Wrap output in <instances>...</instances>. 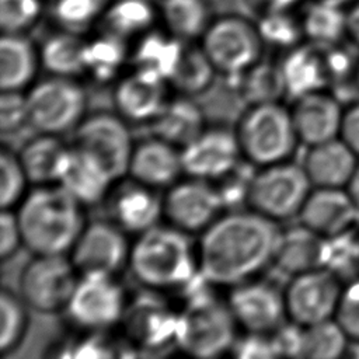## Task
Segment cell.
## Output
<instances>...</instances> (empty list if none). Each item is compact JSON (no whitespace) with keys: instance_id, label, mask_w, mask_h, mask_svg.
Returning a JSON list of instances; mask_svg holds the SVG:
<instances>
[{"instance_id":"1","label":"cell","mask_w":359,"mask_h":359,"mask_svg":"<svg viewBox=\"0 0 359 359\" xmlns=\"http://www.w3.org/2000/svg\"><path fill=\"white\" fill-rule=\"evenodd\" d=\"M282 229L255 210L222 213L201 233L199 273L213 286H234L273 262Z\"/></svg>"},{"instance_id":"2","label":"cell","mask_w":359,"mask_h":359,"mask_svg":"<svg viewBox=\"0 0 359 359\" xmlns=\"http://www.w3.org/2000/svg\"><path fill=\"white\" fill-rule=\"evenodd\" d=\"M83 205L60 184L38 185L18 205L22 245L35 254H67L84 227Z\"/></svg>"},{"instance_id":"3","label":"cell","mask_w":359,"mask_h":359,"mask_svg":"<svg viewBox=\"0 0 359 359\" xmlns=\"http://www.w3.org/2000/svg\"><path fill=\"white\" fill-rule=\"evenodd\" d=\"M128 266L140 285L157 292H182L199 275L196 250L188 234L170 224L137 234Z\"/></svg>"},{"instance_id":"4","label":"cell","mask_w":359,"mask_h":359,"mask_svg":"<svg viewBox=\"0 0 359 359\" xmlns=\"http://www.w3.org/2000/svg\"><path fill=\"white\" fill-rule=\"evenodd\" d=\"M201 273L182 290L185 303L178 313L177 345L195 358H217L231 351L238 327L227 300H220Z\"/></svg>"},{"instance_id":"5","label":"cell","mask_w":359,"mask_h":359,"mask_svg":"<svg viewBox=\"0 0 359 359\" xmlns=\"http://www.w3.org/2000/svg\"><path fill=\"white\" fill-rule=\"evenodd\" d=\"M234 132L243 158L255 167L289 160L300 143L290 109L280 102L248 105Z\"/></svg>"},{"instance_id":"6","label":"cell","mask_w":359,"mask_h":359,"mask_svg":"<svg viewBox=\"0 0 359 359\" xmlns=\"http://www.w3.org/2000/svg\"><path fill=\"white\" fill-rule=\"evenodd\" d=\"M313 185L302 164L290 160L258 167L254 172L247 205L275 222L299 216Z\"/></svg>"},{"instance_id":"7","label":"cell","mask_w":359,"mask_h":359,"mask_svg":"<svg viewBox=\"0 0 359 359\" xmlns=\"http://www.w3.org/2000/svg\"><path fill=\"white\" fill-rule=\"evenodd\" d=\"M264 45L257 24L233 14L210 20L201 36V48L216 70L236 79L261 60Z\"/></svg>"},{"instance_id":"8","label":"cell","mask_w":359,"mask_h":359,"mask_svg":"<svg viewBox=\"0 0 359 359\" xmlns=\"http://www.w3.org/2000/svg\"><path fill=\"white\" fill-rule=\"evenodd\" d=\"M31 129L62 135L74 130L86 116V91L73 77L53 76L35 83L25 94Z\"/></svg>"},{"instance_id":"9","label":"cell","mask_w":359,"mask_h":359,"mask_svg":"<svg viewBox=\"0 0 359 359\" xmlns=\"http://www.w3.org/2000/svg\"><path fill=\"white\" fill-rule=\"evenodd\" d=\"M79 272L66 254H35L20 276V296L36 313L55 314L66 309Z\"/></svg>"},{"instance_id":"10","label":"cell","mask_w":359,"mask_h":359,"mask_svg":"<svg viewBox=\"0 0 359 359\" xmlns=\"http://www.w3.org/2000/svg\"><path fill=\"white\" fill-rule=\"evenodd\" d=\"M128 306L125 289L115 275H80L65 309L70 321L86 331H104L122 321Z\"/></svg>"},{"instance_id":"11","label":"cell","mask_w":359,"mask_h":359,"mask_svg":"<svg viewBox=\"0 0 359 359\" xmlns=\"http://www.w3.org/2000/svg\"><path fill=\"white\" fill-rule=\"evenodd\" d=\"M73 144L100 160L115 180L128 174L135 143L119 114L100 111L84 116L74 129Z\"/></svg>"},{"instance_id":"12","label":"cell","mask_w":359,"mask_h":359,"mask_svg":"<svg viewBox=\"0 0 359 359\" xmlns=\"http://www.w3.org/2000/svg\"><path fill=\"white\" fill-rule=\"evenodd\" d=\"M344 280L327 268H318L290 278L285 287L289 321L302 327L334 318Z\"/></svg>"},{"instance_id":"13","label":"cell","mask_w":359,"mask_h":359,"mask_svg":"<svg viewBox=\"0 0 359 359\" xmlns=\"http://www.w3.org/2000/svg\"><path fill=\"white\" fill-rule=\"evenodd\" d=\"M123 231L112 220H94L84 224L69 251L80 275H116L129 262L130 244Z\"/></svg>"},{"instance_id":"14","label":"cell","mask_w":359,"mask_h":359,"mask_svg":"<svg viewBox=\"0 0 359 359\" xmlns=\"http://www.w3.org/2000/svg\"><path fill=\"white\" fill-rule=\"evenodd\" d=\"M224 209L216 185L194 177L178 180L163 198L164 217L170 226L187 234L202 233Z\"/></svg>"},{"instance_id":"15","label":"cell","mask_w":359,"mask_h":359,"mask_svg":"<svg viewBox=\"0 0 359 359\" xmlns=\"http://www.w3.org/2000/svg\"><path fill=\"white\" fill-rule=\"evenodd\" d=\"M156 293L147 289L135 300H128L121 321L130 346L144 352H157L177 344L178 313Z\"/></svg>"},{"instance_id":"16","label":"cell","mask_w":359,"mask_h":359,"mask_svg":"<svg viewBox=\"0 0 359 359\" xmlns=\"http://www.w3.org/2000/svg\"><path fill=\"white\" fill-rule=\"evenodd\" d=\"M227 303L238 327L248 332L271 334L289 320L285 289L268 280L251 278L231 286Z\"/></svg>"},{"instance_id":"17","label":"cell","mask_w":359,"mask_h":359,"mask_svg":"<svg viewBox=\"0 0 359 359\" xmlns=\"http://www.w3.org/2000/svg\"><path fill=\"white\" fill-rule=\"evenodd\" d=\"M184 174L216 182L233 171L243 158L236 136L224 128H210L181 149Z\"/></svg>"},{"instance_id":"18","label":"cell","mask_w":359,"mask_h":359,"mask_svg":"<svg viewBox=\"0 0 359 359\" xmlns=\"http://www.w3.org/2000/svg\"><path fill=\"white\" fill-rule=\"evenodd\" d=\"M344 105L330 90H320L293 100L290 114L299 142L306 147L339 137Z\"/></svg>"},{"instance_id":"19","label":"cell","mask_w":359,"mask_h":359,"mask_svg":"<svg viewBox=\"0 0 359 359\" xmlns=\"http://www.w3.org/2000/svg\"><path fill=\"white\" fill-rule=\"evenodd\" d=\"M297 217L302 224L331 238L355 229L359 210L346 188L313 187Z\"/></svg>"},{"instance_id":"20","label":"cell","mask_w":359,"mask_h":359,"mask_svg":"<svg viewBox=\"0 0 359 359\" xmlns=\"http://www.w3.org/2000/svg\"><path fill=\"white\" fill-rule=\"evenodd\" d=\"M167 80L133 69L122 77L114 90L118 114L133 123H147L163 108L167 97Z\"/></svg>"},{"instance_id":"21","label":"cell","mask_w":359,"mask_h":359,"mask_svg":"<svg viewBox=\"0 0 359 359\" xmlns=\"http://www.w3.org/2000/svg\"><path fill=\"white\" fill-rule=\"evenodd\" d=\"M182 172L181 149L177 146L151 135L135 144L128 167L133 181L154 189L170 188Z\"/></svg>"},{"instance_id":"22","label":"cell","mask_w":359,"mask_h":359,"mask_svg":"<svg viewBox=\"0 0 359 359\" xmlns=\"http://www.w3.org/2000/svg\"><path fill=\"white\" fill-rule=\"evenodd\" d=\"M286 95L292 100L309 93L330 90L331 79L325 46L299 43L279 62Z\"/></svg>"},{"instance_id":"23","label":"cell","mask_w":359,"mask_h":359,"mask_svg":"<svg viewBox=\"0 0 359 359\" xmlns=\"http://www.w3.org/2000/svg\"><path fill=\"white\" fill-rule=\"evenodd\" d=\"M114 181L116 180L100 160L72 144L57 184L86 206L105 199Z\"/></svg>"},{"instance_id":"24","label":"cell","mask_w":359,"mask_h":359,"mask_svg":"<svg viewBox=\"0 0 359 359\" xmlns=\"http://www.w3.org/2000/svg\"><path fill=\"white\" fill-rule=\"evenodd\" d=\"M358 164L359 157L341 137L309 146L302 163L311 185L318 188H346Z\"/></svg>"},{"instance_id":"25","label":"cell","mask_w":359,"mask_h":359,"mask_svg":"<svg viewBox=\"0 0 359 359\" xmlns=\"http://www.w3.org/2000/svg\"><path fill=\"white\" fill-rule=\"evenodd\" d=\"M157 189L132 180L118 188L111 198L112 222L128 234H140L158 224L163 215V198Z\"/></svg>"},{"instance_id":"26","label":"cell","mask_w":359,"mask_h":359,"mask_svg":"<svg viewBox=\"0 0 359 359\" xmlns=\"http://www.w3.org/2000/svg\"><path fill=\"white\" fill-rule=\"evenodd\" d=\"M325 252L327 238L300 223L299 226L282 230L273 257V265L292 278L324 268Z\"/></svg>"},{"instance_id":"27","label":"cell","mask_w":359,"mask_h":359,"mask_svg":"<svg viewBox=\"0 0 359 359\" xmlns=\"http://www.w3.org/2000/svg\"><path fill=\"white\" fill-rule=\"evenodd\" d=\"M146 125L151 136L182 149L205 130V116L189 97L180 94V97L167 100Z\"/></svg>"},{"instance_id":"28","label":"cell","mask_w":359,"mask_h":359,"mask_svg":"<svg viewBox=\"0 0 359 359\" xmlns=\"http://www.w3.org/2000/svg\"><path fill=\"white\" fill-rule=\"evenodd\" d=\"M41 66L39 50L22 34H3L0 41L1 91H24Z\"/></svg>"},{"instance_id":"29","label":"cell","mask_w":359,"mask_h":359,"mask_svg":"<svg viewBox=\"0 0 359 359\" xmlns=\"http://www.w3.org/2000/svg\"><path fill=\"white\" fill-rule=\"evenodd\" d=\"M69 150L70 146H66L57 135L38 133L22 144L18 157L29 182L57 184Z\"/></svg>"},{"instance_id":"30","label":"cell","mask_w":359,"mask_h":359,"mask_svg":"<svg viewBox=\"0 0 359 359\" xmlns=\"http://www.w3.org/2000/svg\"><path fill=\"white\" fill-rule=\"evenodd\" d=\"M182 42L168 32H146L130 55L133 69L156 74L168 81L184 50L185 45Z\"/></svg>"},{"instance_id":"31","label":"cell","mask_w":359,"mask_h":359,"mask_svg":"<svg viewBox=\"0 0 359 359\" xmlns=\"http://www.w3.org/2000/svg\"><path fill=\"white\" fill-rule=\"evenodd\" d=\"M157 15L149 0H115L101 13L102 32L125 41L142 36L150 31Z\"/></svg>"},{"instance_id":"32","label":"cell","mask_w":359,"mask_h":359,"mask_svg":"<svg viewBox=\"0 0 359 359\" xmlns=\"http://www.w3.org/2000/svg\"><path fill=\"white\" fill-rule=\"evenodd\" d=\"M87 41L66 31L46 38L39 49L41 66L53 76L79 77L86 73Z\"/></svg>"},{"instance_id":"33","label":"cell","mask_w":359,"mask_h":359,"mask_svg":"<svg viewBox=\"0 0 359 359\" xmlns=\"http://www.w3.org/2000/svg\"><path fill=\"white\" fill-rule=\"evenodd\" d=\"M303 36L320 46H334L346 38V8L311 0L300 15Z\"/></svg>"},{"instance_id":"34","label":"cell","mask_w":359,"mask_h":359,"mask_svg":"<svg viewBox=\"0 0 359 359\" xmlns=\"http://www.w3.org/2000/svg\"><path fill=\"white\" fill-rule=\"evenodd\" d=\"M158 15L165 31L184 42L201 38L210 22L203 0H161Z\"/></svg>"},{"instance_id":"35","label":"cell","mask_w":359,"mask_h":359,"mask_svg":"<svg viewBox=\"0 0 359 359\" xmlns=\"http://www.w3.org/2000/svg\"><path fill=\"white\" fill-rule=\"evenodd\" d=\"M216 72V67L201 46H184L168 83L181 95L195 97L212 86Z\"/></svg>"},{"instance_id":"36","label":"cell","mask_w":359,"mask_h":359,"mask_svg":"<svg viewBox=\"0 0 359 359\" xmlns=\"http://www.w3.org/2000/svg\"><path fill=\"white\" fill-rule=\"evenodd\" d=\"M237 79L241 98L248 105L279 102L286 95L279 63L259 60Z\"/></svg>"},{"instance_id":"37","label":"cell","mask_w":359,"mask_h":359,"mask_svg":"<svg viewBox=\"0 0 359 359\" xmlns=\"http://www.w3.org/2000/svg\"><path fill=\"white\" fill-rule=\"evenodd\" d=\"M128 57L125 39L102 32L100 36L87 41L86 73L97 83L114 80Z\"/></svg>"},{"instance_id":"38","label":"cell","mask_w":359,"mask_h":359,"mask_svg":"<svg viewBox=\"0 0 359 359\" xmlns=\"http://www.w3.org/2000/svg\"><path fill=\"white\" fill-rule=\"evenodd\" d=\"M349 337L335 318L303 327L300 358L338 359L349 351Z\"/></svg>"},{"instance_id":"39","label":"cell","mask_w":359,"mask_h":359,"mask_svg":"<svg viewBox=\"0 0 359 359\" xmlns=\"http://www.w3.org/2000/svg\"><path fill=\"white\" fill-rule=\"evenodd\" d=\"M27 304L8 289L0 293V351L3 355L14 352L22 342L27 328L28 316Z\"/></svg>"},{"instance_id":"40","label":"cell","mask_w":359,"mask_h":359,"mask_svg":"<svg viewBox=\"0 0 359 359\" xmlns=\"http://www.w3.org/2000/svg\"><path fill=\"white\" fill-rule=\"evenodd\" d=\"M344 282L359 276V231L355 229L327 238L325 266Z\"/></svg>"},{"instance_id":"41","label":"cell","mask_w":359,"mask_h":359,"mask_svg":"<svg viewBox=\"0 0 359 359\" xmlns=\"http://www.w3.org/2000/svg\"><path fill=\"white\" fill-rule=\"evenodd\" d=\"M264 43L290 49L300 43L303 29L300 18L292 17L290 11H272L259 15L257 22Z\"/></svg>"},{"instance_id":"42","label":"cell","mask_w":359,"mask_h":359,"mask_svg":"<svg viewBox=\"0 0 359 359\" xmlns=\"http://www.w3.org/2000/svg\"><path fill=\"white\" fill-rule=\"evenodd\" d=\"M29 182L27 172L21 164L18 154L7 147L0 151V203L1 209H11L24 199L27 184Z\"/></svg>"},{"instance_id":"43","label":"cell","mask_w":359,"mask_h":359,"mask_svg":"<svg viewBox=\"0 0 359 359\" xmlns=\"http://www.w3.org/2000/svg\"><path fill=\"white\" fill-rule=\"evenodd\" d=\"M41 11V0H0L3 34H24L36 22Z\"/></svg>"},{"instance_id":"44","label":"cell","mask_w":359,"mask_h":359,"mask_svg":"<svg viewBox=\"0 0 359 359\" xmlns=\"http://www.w3.org/2000/svg\"><path fill=\"white\" fill-rule=\"evenodd\" d=\"M334 318L351 342L359 345V276L344 282Z\"/></svg>"},{"instance_id":"45","label":"cell","mask_w":359,"mask_h":359,"mask_svg":"<svg viewBox=\"0 0 359 359\" xmlns=\"http://www.w3.org/2000/svg\"><path fill=\"white\" fill-rule=\"evenodd\" d=\"M101 13L100 0H56L53 6L56 21L69 29L88 25Z\"/></svg>"},{"instance_id":"46","label":"cell","mask_w":359,"mask_h":359,"mask_svg":"<svg viewBox=\"0 0 359 359\" xmlns=\"http://www.w3.org/2000/svg\"><path fill=\"white\" fill-rule=\"evenodd\" d=\"M0 126L1 135L10 136L29 126L27 97L22 91H3L0 100Z\"/></svg>"},{"instance_id":"47","label":"cell","mask_w":359,"mask_h":359,"mask_svg":"<svg viewBox=\"0 0 359 359\" xmlns=\"http://www.w3.org/2000/svg\"><path fill=\"white\" fill-rule=\"evenodd\" d=\"M231 352L237 358H276L278 351L272 334L248 332L237 338Z\"/></svg>"},{"instance_id":"48","label":"cell","mask_w":359,"mask_h":359,"mask_svg":"<svg viewBox=\"0 0 359 359\" xmlns=\"http://www.w3.org/2000/svg\"><path fill=\"white\" fill-rule=\"evenodd\" d=\"M101 331H90L83 339H77L63 346L62 356L73 358H111L115 355L114 346L100 335Z\"/></svg>"},{"instance_id":"49","label":"cell","mask_w":359,"mask_h":359,"mask_svg":"<svg viewBox=\"0 0 359 359\" xmlns=\"http://www.w3.org/2000/svg\"><path fill=\"white\" fill-rule=\"evenodd\" d=\"M22 244V234L17 213L11 209H3L0 216V257L8 259Z\"/></svg>"},{"instance_id":"50","label":"cell","mask_w":359,"mask_h":359,"mask_svg":"<svg viewBox=\"0 0 359 359\" xmlns=\"http://www.w3.org/2000/svg\"><path fill=\"white\" fill-rule=\"evenodd\" d=\"M339 137L359 157V97L344 108V118Z\"/></svg>"},{"instance_id":"51","label":"cell","mask_w":359,"mask_h":359,"mask_svg":"<svg viewBox=\"0 0 359 359\" xmlns=\"http://www.w3.org/2000/svg\"><path fill=\"white\" fill-rule=\"evenodd\" d=\"M302 0H245V4L251 7L258 15L272 11H290Z\"/></svg>"},{"instance_id":"52","label":"cell","mask_w":359,"mask_h":359,"mask_svg":"<svg viewBox=\"0 0 359 359\" xmlns=\"http://www.w3.org/2000/svg\"><path fill=\"white\" fill-rule=\"evenodd\" d=\"M346 39L359 48V0L346 7Z\"/></svg>"},{"instance_id":"53","label":"cell","mask_w":359,"mask_h":359,"mask_svg":"<svg viewBox=\"0 0 359 359\" xmlns=\"http://www.w3.org/2000/svg\"><path fill=\"white\" fill-rule=\"evenodd\" d=\"M346 191H348V194L351 195L353 203L356 205V208H358V210H359V164H358V167H356V170H355V172H353L351 181H349L348 185H346Z\"/></svg>"},{"instance_id":"54","label":"cell","mask_w":359,"mask_h":359,"mask_svg":"<svg viewBox=\"0 0 359 359\" xmlns=\"http://www.w3.org/2000/svg\"><path fill=\"white\" fill-rule=\"evenodd\" d=\"M317 1H324V3H330V4H334V6H339V7L346 8V7L351 6L355 0H317Z\"/></svg>"},{"instance_id":"55","label":"cell","mask_w":359,"mask_h":359,"mask_svg":"<svg viewBox=\"0 0 359 359\" xmlns=\"http://www.w3.org/2000/svg\"><path fill=\"white\" fill-rule=\"evenodd\" d=\"M353 83L358 91V97H359V57L356 60V67H355V76H353Z\"/></svg>"}]
</instances>
